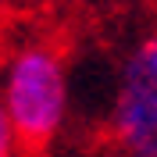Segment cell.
<instances>
[{"label":"cell","mask_w":157,"mask_h":157,"mask_svg":"<svg viewBox=\"0 0 157 157\" xmlns=\"http://www.w3.org/2000/svg\"><path fill=\"white\" fill-rule=\"evenodd\" d=\"M0 104L25 150L54 143L68 118V75L50 47H25L7 61L0 78Z\"/></svg>","instance_id":"1"},{"label":"cell","mask_w":157,"mask_h":157,"mask_svg":"<svg viewBox=\"0 0 157 157\" xmlns=\"http://www.w3.org/2000/svg\"><path fill=\"white\" fill-rule=\"evenodd\" d=\"M111 136L128 157H157V32L139 39L121 64Z\"/></svg>","instance_id":"2"},{"label":"cell","mask_w":157,"mask_h":157,"mask_svg":"<svg viewBox=\"0 0 157 157\" xmlns=\"http://www.w3.org/2000/svg\"><path fill=\"white\" fill-rule=\"evenodd\" d=\"M18 136H14V125H11L7 111H4V104H0V157H14L18 154Z\"/></svg>","instance_id":"3"}]
</instances>
